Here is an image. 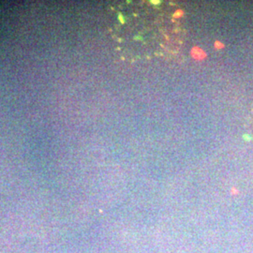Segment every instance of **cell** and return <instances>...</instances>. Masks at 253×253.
Masks as SVG:
<instances>
[{
  "mask_svg": "<svg viewBox=\"0 0 253 253\" xmlns=\"http://www.w3.org/2000/svg\"><path fill=\"white\" fill-rule=\"evenodd\" d=\"M113 13L115 48L127 59L152 58L181 45L184 29L172 3L122 2L113 8Z\"/></svg>",
  "mask_w": 253,
  "mask_h": 253,
  "instance_id": "1",
  "label": "cell"
}]
</instances>
